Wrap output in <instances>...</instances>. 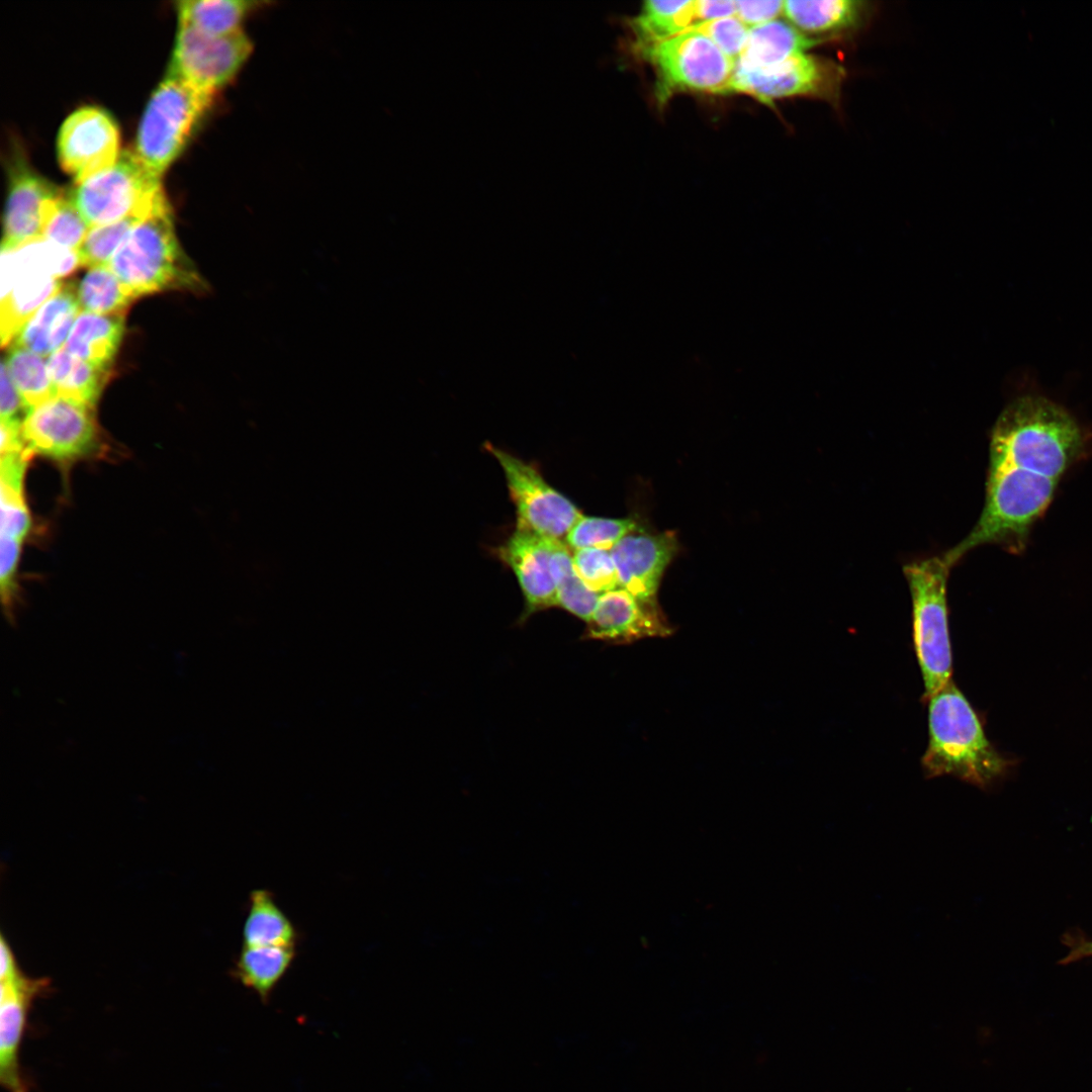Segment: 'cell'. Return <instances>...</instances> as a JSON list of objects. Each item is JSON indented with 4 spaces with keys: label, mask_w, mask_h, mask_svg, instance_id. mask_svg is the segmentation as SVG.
I'll list each match as a JSON object with an SVG mask.
<instances>
[{
    "label": "cell",
    "mask_w": 1092,
    "mask_h": 1092,
    "mask_svg": "<svg viewBox=\"0 0 1092 1092\" xmlns=\"http://www.w3.org/2000/svg\"><path fill=\"white\" fill-rule=\"evenodd\" d=\"M21 433L31 454L62 463L84 458L99 446L94 407L58 394L25 413Z\"/></svg>",
    "instance_id": "11"
},
{
    "label": "cell",
    "mask_w": 1092,
    "mask_h": 1092,
    "mask_svg": "<svg viewBox=\"0 0 1092 1092\" xmlns=\"http://www.w3.org/2000/svg\"><path fill=\"white\" fill-rule=\"evenodd\" d=\"M57 149L62 168L78 184L114 165L121 152L118 128L103 109L81 107L60 127Z\"/></svg>",
    "instance_id": "14"
},
{
    "label": "cell",
    "mask_w": 1092,
    "mask_h": 1092,
    "mask_svg": "<svg viewBox=\"0 0 1092 1092\" xmlns=\"http://www.w3.org/2000/svg\"><path fill=\"white\" fill-rule=\"evenodd\" d=\"M71 264L70 251L43 238L1 250L0 336L5 347L52 296Z\"/></svg>",
    "instance_id": "6"
},
{
    "label": "cell",
    "mask_w": 1092,
    "mask_h": 1092,
    "mask_svg": "<svg viewBox=\"0 0 1092 1092\" xmlns=\"http://www.w3.org/2000/svg\"><path fill=\"white\" fill-rule=\"evenodd\" d=\"M244 945L295 946L297 932L268 890L251 892L243 928Z\"/></svg>",
    "instance_id": "25"
},
{
    "label": "cell",
    "mask_w": 1092,
    "mask_h": 1092,
    "mask_svg": "<svg viewBox=\"0 0 1092 1092\" xmlns=\"http://www.w3.org/2000/svg\"><path fill=\"white\" fill-rule=\"evenodd\" d=\"M108 267L135 297L180 285H205L185 265L165 198L124 239Z\"/></svg>",
    "instance_id": "5"
},
{
    "label": "cell",
    "mask_w": 1092,
    "mask_h": 1092,
    "mask_svg": "<svg viewBox=\"0 0 1092 1092\" xmlns=\"http://www.w3.org/2000/svg\"><path fill=\"white\" fill-rule=\"evenodd\" d=\"M636 48L654 70L661 103L681 91L729 93L735 61L697 31Z\"/></svg>",
    "instance_id": "8"
},
{
    "label": "cell",
    "mask_w": 1092,
    "mask_h": 1092,
    "mask_svg": "<svg viewBox=\"0 0 1092 1092\" xmlns=\"http://www.w3.org/2000/svg\"><path fill=\"white\" fill-rule=\"evenodd\" d=\"M47 361L58 395L95 406L108 379L109 369L83 361L64 348L51 355Z\"/></svg>",
    "instance_id": "27"
},
{
    "label": "cell",
    "mask_w": 1092,
    "mask_h": 1092,
    "mask_svg": "<svg viewBox=\"0 0 1092 1092\" xmlns=\"http://www.w3.org/2000/svg\"><path fill=\"white\" fill-rule=\"evenodd\" d=\"M928 743L921 759L924 776H949L986 789L1011 761L989 741L983 722L953 679L926 701Z\"/></svg>",
    "instance_id": "2"
},
{
    "label": "cell",
    "mask_w": 1092,
    "mask_h": 1092,
    "mask_svg": "<svg viewBox=\"0 0 1092 1092\" xmlns=\"http://www.w3.org/2000/svg\"><path fill=\"white\" fill-rule=\"evenodd\" d=\"M1083 435L1058 403L1037 395L1014 399L991 433L989 467H1014L1059 480L1082 450Z\"/></svg>",
    "instance_id": "1"
},
{
    "label": "cell",
    "mask_w": 1092,
    "mask_h": 1092,
    "mask_svg": "<svg viewBox=\"0 0 1092 1092\" xmlns=\"http://www.w3.org/2000/svg\"><path fill=\"white\" fill-rule=\"evenodd\" d=\"M871 9L870 3L856 0H790L785 1L783 14L801 32L828 39L858 30Z\"/></svg>",
    "instance_id": "21"
},
{
    "label": "cell",
    "mask_w": 1092,
    "mask_h": 1092,
    "mask_svg": "<svg viewBox=\"0 0 1092 1092\" xmlns=\"http://www.w3.org/2000/svg\"><path fill=\"white\" fill-rule=\"evenodd\" d=\"M153 210L138 212L111 223L90 228L77 251L80 265L89 268L107 265L131 230Z\"/></svg>",
    "instance_id": "33"
},
{
    "label": "cell",
    "mask_w": 1092,
    "mask_h": 1092,
    "mask_svg": "<svg viewBox=\"0 0 1092 1092\" xmlns=\"http://www.w3.org/2000/svg\"><path fill=\"white\" fill-rule=\"evenodd\" d=\"M1092 956V941H1083L1077 945L1075 949L1069 954L1068 961L1076 960L1079 957Z\"/></svg>",
    "instance_id": "41"
},
{
    "label": "cell",
    "mask_w": 1092,
    "mask_h": 1092,
    "mask_svg": "<svg viewBox=\"0 0 1092 1092\" xmlns=\"http://www.w3.org/2000/svg\"><path fill=\"white\" fill-rule=\"evenodd\" d=\"M677 550L673 533L651 534L637 528L611 549L619 586L643 602L657 604L663 572Z\"/></svg>",
    "instance_id": "16"
},
{
    "label": "cell",
    "mask_w": 1092,
    "mask_h": 1092,
    "mask_svg": "<svg viewBox=\"0 0 1092 1092\" xmlns=\"http://www.w3.org/2000/svg\"><path fill=\"white\" fill-rule=\"evenodd\" d=\"M68 193L89 228L149 212L166 198L161 177L128 150L120 152L114 165L76 184Z\"/></svg>",
    "instance_id": "9"
},
{
    "label": "cell",
    "mask_w": 1092,
    "mask_h": 1092,
    "mask_svg": "<svg viewBox=\"0 0 1092 1092\" xmlns=\"http://www.w3.org/2000/svg\"><path fill=\"white\" fill-rule=\"evenodd\" d=\"M1 400H0V413L1 420H18L19 412L27 410L21 399L19 392L17 391L4 360L1 362Z\"/></svg>",
    "instance_id": "40"
},
{
    "label": "cell",
    "mask_w": 1092,
    "mask_h": 1092,
    "mask_svg": "<svg viewBox=\"0 0 1092 1092\" xmlns=\"http://www.w3.org/2000/svg\"><path fill=\"white\" fill-rule=\"evenodd\" d=\"M75 293L81 311L98 314H124L135 299L108 265L90 267Z\"/></svg>",
    "instance_id": "29"
},
{
    "label": "cell",
    "mask_w": 1092,
    "mask_h": 1092,
    "mask_svg": "<svg viewBox=\"0 0 1092 1092\" xmlns=\"http://www.w3.org/2000/svg\"><path fill=\"white\" fill-rule=\"evenodd\" d=\"M556 539L517 526L498 548L499 558L515 573L526 606L524 618L557 607L556 587L551 572V556Z\"/></svg>",
    "instance_id": "18"
},
{
    "label": "cell",
    "mask_w": 1092,
    "mask_h": 1092,
    "mask_svg": "<svg viewBox=\"0 0 1092 1092\" xmlns=\"http://www.w3.org/2000/svg\"><path fill=\"white\" fill-rule=\"evenodd\" d=\"M700 24L695 1H646L631 27L636 47L677 35Z\"/></svg>",
    "instance_id": "26"
},
{
    "label": "cell",
    "mask_w": 1092,
    "mask_h": 1092,
    "mask_svg": "<svg viewBox=\"0 0 1092 1092\" xmlns=\"http://www.w3.org/2000/svg\"><path fill=\"white\" fill-rule=\"evenodd\" d=\"M638 528L633 519H609L581 516L565 537L573 550L599 548L611 550L621 539Z\"/></svg>",
    "instance_id": "34"
},
{
    "label": "cell",
    "mask_w": 1092,
    "mask_h": 1092,
    "mask_svg": "<svg viewBox=\"0 0 1092 1092\" xmlns=\"http://www.w3.org/2000/svg\"><path fill=\"white\" fill-rule=\"evenodd\" d=\"M89 230L69 193L61 191L44 202L41 238L69 250L78 251Z\"/></svg>",
    "instance_id": "32"
},
{
    "label": "cell",
    "mask_w": 1092,
    "mask_h": 1092,
    "mask_svg": "<svg viewBox=\"0 0 1092 1092\" xmlns=\"http://www.w3.org/2000/svg\"><path fill=\"white\" fill-rule=\"evenodd\" d=\"M60 192L25 166H16L9 184L1 250H12L41 238L43 204Z\"/></svg>",
    "instance_id": "19"
},
{
    "label": "cell",
    "mask_w": 1092,
    "mask_h": 1092,
    "mask_svg": "<svg viewBox=\"0 0 1092 1092\" xmlns=\"http://www.w3.org/2000/svg\"><path fill=\"white\" fill-rule=\"evenodd\" d=\"M551 572L556 587L557 607L587 622L601 594L589 588L577 574L566 545L555 540L551 556Z\"/></svg>",
    "instance_id": "30"
},
{
    "label": "cell",
    "mask_w": 1092,
    "mask_h": 1092,
    "mask_svg": "<svg viewBox=\"0 0 1092 1092\" xmlns=\"http://www.w3.org/2000/svg\"><path fill=\"white\" fill-rule=\"evenodd\" d=\"M845 76V69L836 61L803 53L764 69L735 66L729 93L747 94L761 102L815 97L837 107Z\"/></svg>",
    "instance_id": "10"
},
{
    "label": "cell",
    "mask_w": 1092,
    "mask_h": 1092,
    "mask_svg": "<svg viewBox=\"0 0 1092 1092\" xmlns=\"http://www.w3.org/2000/svg\"><path fill=\"white\" fill-rule=\"evenodd\" d=\"M3 360L27 411L57 395L46 358L12 345Z\"/></svg>",
    "instance_id": "31"
},
{
    "label": "cell",
    "mask_w": 1092,
    "mask_h": 1092,
    "mask_svg": "<svg viewBox=\"0 0 1092 1092\" xmlns=\"http://www.w3.org/2000/svg\"><path fill=\"white\" fill-rule=\"evenodd\" d=\"M258 5L245 0H183L177 2L179 24L209 35H228L241 30L246 15Z\"/></svg>",
    "instance_id": "28"
},
{
    "label": "cell",
    "mask_w": 1092,
    "mask_h": 1092,
    "mask_svg": "<svg viewBox=\"0 0 1092 1092\" xmlns=\"http://www.w3.org/2000/svg\"><path fill=\"white\" fill-rule=\"evenodd\" d=\"M80 312L75 286L63 285L22 327L13 345L48 359L64 347Z\"/></svg>",
    "instance_id": "20"
},
{
    "label": "cell",
    "mask_w": 1092,
    "mask_h": 1092,
    "mask_svg": "<svg viewBox=\"0 0 1092 1092\" xmlns=\"http://www.w3.org/2000/svg\"><path fill=\"white\" fill-rule=\"evenodd\" d=\"M711 39L719 49L734 61L738 58L749 28L735 16L710 20L690 29Z\"/></svg>",
    "instance_id": "37"
},
{
    "label": "cell",
    "mask_w": 1092,
    "mask_h": 1092,
    "mask_svg": "<svg viewBox=\"0 0 1092 1092\" xmlns=\"http://www.w3.org/2000/svg\"><path fill=\"white\" fill-rule=\"evenodd\" d=\"M584 636L615 644L667 637L673 629L658 604L643 602L622 587L601 594Z\"/></svg>",
    "instance_id": "15"
},
{
    "label": "cell",
    "mask_w": 1092,
    "mask_h": 1092,
    "mask_svg": "<svg viewBox=\"0 0 1092 1092\" xmlns=\"http://www.w3.org/2000/svg\"><path fill=\"white\" fill-rule=\"evenodd\" d=\"M951 567L944 554L903 567L911 596L913 645L923 679V703L952 679L947 608Z\"/></svg>",
    "instance_id": "4"
},
{
    "label": "cell",
    "mask_w": 1092,
    "mask_h": 1092,
    "mask_svg": "<svg viewBox=\"0 0 1092 1092\" xmlns=\"http://www.w3.org/2000/svg\"><path fill=\"white\" fill-rule=\"evenodd\" d=\"M252 49L242 29L215 36L179 24L167 76L214 93L236 76Z\"/></svg>",
    "instance_id": "13"
},
{
    "label": "cell",
    "mask_w": 1092,
    "mask_h": 1092,
    "mask_svg": "<svg viewBox=\"0 0 1092 1092\" xmlns=\"http://www.w3.org/2000/svg\"><path fill=\"white\" fill-rule=\"evenodd\" d=\"M30 518L23 497V481L1 479V537L23 541Z\"/></svg>",
    "instance_id": "36"
},
{
    "label": "cell",
    "mask_w": 1092,
    "mask_h": 1092,
    "mask_svg": "<svg viewBox=\"0 0 1092 1092\" xmlns=\"http://www.w3.org/2000/svg\"><path fill=\"white\" fill-rule=\"evenodd\" d=\"M785 1H735V17L748 28L777 20Z\"/></svg>",
    "instance_id": "39"
},
{
    "label": "cell",
    "mask_w": 1092,
    "mask_h": 1092,
    "mask_svg": "<svg viewBox=\"0 0 1092 1092\" xmlns=\"http://www.w3.org/2000/svg\"><path fill=\"white\" fill-rule=\"evenodd\" d=\"M1057 479L1014 467L988 468L986 499L971 532L943 553L953 566L976 547L1000 544L1018 550L1029 528L1050 506Z\"/></svg>",
    "instance_id": "3"
},
{
    "label": "cell",
    "mask_w": 1092,
    "mask_h": 1092,
    "mask_svg": "<svg viewBox=\"0 0 1092 1092\" xmlns=\"http://www.w3.org/2000/svg\"><path fill=\"white\" fill-rule=\"evenodd\" d=\"M123 329L124 314L81 311L63 348L83 361L109 369L120 345Z\"/></svg>",
    "instance_id": "23"
},
{
    "label": "cell",
    "mask_w": 1092,
    "mask_h": 1092,
    "mask_svg": "<svg viewBox=\"0 0 1092 1092\" xmlns=\"http://www.w3.org/2000/svg\"><path fill=\"white\" fill-rule=\"evenodd\" d=\"M822 40L806 35L784 21L772 20L749 28L735 66L746 70L769 68L806 53Z\"/></svg>",
    "instance_id": "22"
},
{
    "label": "cell",
    "mask_w": 1092,
    "mask_h": 1092,
    "mask_svg": "<svg viewBox=\"0 0 1092 1092\" xmlns=\"http://www.w3.org/2000/svg\"><path fill=\"white\" fill-rule=\"evenodd\" d=\"M294 957L295 946L244 945L233 970L234 977L266 1003Z\"/></svg>",
    "instance_id": "24"
},
{
    "label": "cell",
    "mask_w": 1092,
    "mask_h": 1092,
    "mask_svg": "<svg viewBox=\"0 0 1092 1092\" xmlns=\"http://www.w3.org/2000/svg\"><path fill=\"white\" fill-rule=\"evenodd\" d=\"M572 561L579 577L593 590L603 594L620 587L611 550L578 549L573 553Z\"/></svg>",
    "instance_id": "35"
},
{
    "label": "cell",
    "mask_w": 1092,
    "mask_h": 1092,
    "mask_svg": "<svg viewBox=\"0 0 1092 1092\" xmlns=\"http://www.w3.org/2000/svg\"><path fill=\"white\" fill-rule=\"evenodd\" d=\"M213 95L166 75L147 104L133 151L149 170L162 176L209 108Z\"/></svg>",
    "instance_id": "7"
},
{
    "label": "cell",
    "mask_w": 1092,
    "mask_h": 1092,
    "mask_svg": "<svg viewBox=\"0 0 1092 1092\" xmlns=\"http://www.w3.org/2000/svg\"><path fill=\"white\" fill-rule=\"evenodd\" d=\"M0 979V1082L8 1092H28L20 1044L31 1004L48 989L49 980L26 977L19 969Z\"/></svg>",
    "instance_id": "17"
},
{
    "label": "cell",
    "mask_w": 1092,
    "mask_h": 1092,
    "mask_svg": "<svg viewBox=\"0 0 1092 1092\" xmlns=\"http://www.w3.org/2000/svg\"><path fill=\"white\" fill-rule=\"evenodd\" d=\"M502 466L510 495L517 509V526L562 541L581 512L548 484L540 472L522 459L485 445Z\"/></svg>",
    "instance_id": "12"
},
{
    "label": "cell",
    "mask_w": 1092,
    "mask_h": 1092,
    "mask_svg": "<svg viewBox=\"0 0 1092 1092\" xmlns=\"http://www.w3.org/2000/svg\"><path fill=\"white\" fill-rule=\"evenodd\" d=\"M21 543L18 540L1 537L0 543V582L1 598L5 613L11 620L13 618L14 604L17 598L15 573L19 559Z\"/></svg>",
    "instance_id": "38"
}]
</instances>
